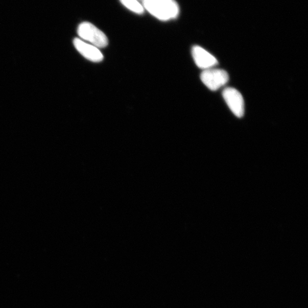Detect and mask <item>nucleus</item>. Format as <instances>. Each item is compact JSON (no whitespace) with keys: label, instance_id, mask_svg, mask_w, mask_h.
<instances>
[{"label":"nucleus","instance_id":"nucleus-2","mask_svg":"<svg viewBox=\"0 0 308 308\" xmlns=\"http://www.w3.org/2000/svg\"><path fill=\"white\" fill-rule=\"evenodd\" d=\"M77 33L83 41H86L98 48H105L108 45V39L105 34L90 22H84L80 24Z\"/></svg>","mask_w":308,"mask_h":308},{"label":"nucleus","instance_id":"nucleus-3","mask_svg":"<svg viewBox=\"0 0 308 308\" xmlns=\"http://www.w3.org/2000/svg\"><path fill=\"white\" fill-rule=\"evenodd\" d=\"M200 78L203 84L212 91L217 90L226 85L229 80V76L226 71L215 68L204 70Z\"/></svg>","mask_w":308,"mask_h":308},{"label":"nucleus","instance_id":"nucleus-8","mask_svg":"<svg viewBox=\"0 0 308 308\" xmlns=\"http://www.w3.org/2000/svg\"><path fill=\"white\" fill-rule=\"evenodd\" d=\"M141 1H143H143H144V0H141Z\"/></svg>","mask_w":308,"mask_h":308},{"label":"nucleus","instance_id":"nucleus-1","mask_svg":"<svg viewBox=\"0 0 308 308\" xmlns=\"http://www.w3.org/2000/svg\"><path fill=\"white\" fill-rule=\"evenodd\" d=\"M143 6L153 16L162 21L177 17L178 5L174 0H144Z\"/></svg>","mask_w":308,"mask_h":308},{"label":"nucleus","instance_id":"nucleus-6","mask_svg":"<svg viewBox=\"0 0 308 308\" xmlns=\"http://www.w3.org/2000/svg\"><path fill=\"white\" fill-rule=\"evenodd\" d=\"M192 55L196 65L204 70L214 68L218 65V61L217 58L202 47L194 46Z\"/></svg>","mask_w":308,"mask_h":308},{"label":"nucleus","instance_id":"nucleus-5","mask_svg":"<svg viewBox=\"0 0 308 308\" xmlns=\"http://www.w3.org/2000/svg\"><path fill=\"white\" fill-rule=\"evenodd\" d=\"M73 44L77 51L87 60L94 62H99L104 60L101 52L97 47L83 41L80 38H75Z\"/></svg>","mask_w":308,"mask_h":308},{"label":"nucleus","instance_id":"nucleus-4","mask_svg":"<svg viewBox=\"0 0 308 308\" xmlns=\"http://www.w3.org/2000/svg\"><path fill=\"white\" fill-rule=\"evenodd\" d=\"M223 99L234 115L242 118L244 114L243 97L238 90L227 87L223 91Z\"/></svg>","mask_w":308,"mask_h":308},{"label":"nucleus","instance_id":"nucleus-7","mask_svg":"<svg viewBox=\"0 0 308 308\" xmlns=\"http://www.w3.org/2000/svg\"><path fill=\"white\" fill-rule=\"evenodd\" d=\"M121 3L130 11L138 14H143L145 12V8L138 0H120Z\"/></svg>","mask_w":308,"mask_h":308}]
</instances>
